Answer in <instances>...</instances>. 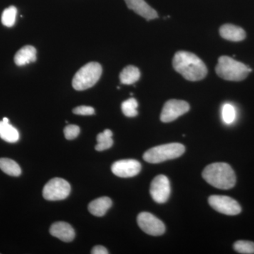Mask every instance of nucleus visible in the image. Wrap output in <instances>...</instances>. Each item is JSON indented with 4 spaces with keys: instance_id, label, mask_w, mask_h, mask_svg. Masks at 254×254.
I'll return each instance as SVG.
<instances>
[{
    "instance_id": "1",
    "label": "nucleus",
    "mask_w": 254,
    "mask_h": 254,
    "mask_svg": "<svg viewBox=\"0 0 254 254\" xmlns=\"http://www.w3.org/2000/svg\"><path fill=\"white\" fill-rule=\"evenodd\" d=\"M173 64L175 71L188 81H200L208 73L205 63L198 56L190 52H177L174 56Z\"/></svg>"
},
{
    "instance_id": "2",
    "label": "nucleus",
    "mask_w": 254,
    "mask_h": 254,
    "mask_svg": "<svg viewBox=\"0 0 254 254\" xmlns=\"http://www.w3.org/2000/svg\"><path fill=\"white\" fill-rule=\"evenodd\" d=\"M202 175L209 185L220 190H230L236 184V175L227 163L210 164L205 167Z\"/></svg>"
},
{
    "instance_id": "3",
    "label": "nucleus",
    "mask_w": 254,
    "mask_h": 254,
    "mask_svg": "<svg viewBox=\"0 0 254 254\" xmlns=\"http://www.w3.org/2000/svg\"><path fill=\"white\" fill-rule=\"evenodd\" d=\"M215 71L220 78L227 81H240L245 79L252 69L233 58L222 56L218 59Z\"/></svg>"
},
{
    "instance_id": "4",
    "label": "nucleus",
    "mask_w": 254,
    "mask_h": 254,
    "mask_svg": "<svg viewBox=\"0 0 254 254\" xmlns=\"http://www.w3.org/2000/svg\"><path fill=\"white\" fill-rule=\"evenodd\" d=\"M185 152V145L179 143H167L155 146L147 150L143 160L149 163H160L179 158Z\"/></svg>"
},
{
    "instance_id": "5",
    "label": "nucleus",
    "mask_w": 254,
    "mask_h": 254,
    "mask_svg": "<svg viewBox=\"0 0 254 254\" xmlns=\"http://www.w3.org/2000/svg\"><path fill=\"white\" fill-rule=\"evenodd\" d=\"M103 72L101 65L89 63L80 68L73 76L72 86L76 91H84L94 86L99 81Z\"/></svg>"
},
{
    "instance_id": "6",
    "label": "nucleus",
    "mask_w": 254,
    "mask_h": 254,
    "mask_svg": "<svg viewBox=\"0 0 254 254\" xmlns=\"http://www.w3.org/2000/svg\"><path fill=\"white\" fill-rule=\"evenodd\" d=\"M71 192V186L64 179H52L43 188V195L48 200H61L67 198Z\"/></svg>"
},
{
    "instance_id": "7",
    "label": "nucleus",
    "mask_w": 254,
    "mask_h": 254,
    "mask_svg": "<svg viewBox=\"0 0 254 254\" xmlns=\"http://www.w3.org/2000/svg\"><path fill=\"white\" fill-rule=\"evenodd\" d=\"M208 203L214 210L225 215H236L242 211V208L238 202L226 195H210Z\"/></svg>"
},
{
    "instance_id": "8",
    "label": "nucleus",
    "mask_w": 254,
    "mask_h": 254,
    "mask_svg": "<svg viewBox=\"0 0 254 254\" xmlns=\"http://www.w3.org/2000/svg\"><path fill=\"white\" fill-rule=\"evenodd\" d=\"M138 226L145 233L152 236H160L165 232V226L163 222L153 214L142 212L137 217Z\"/></svg>"
},
{
    "instance_id": "9",
    "label": "nucleus",
    "mask_w": 254,
    "mask_h": 254,
    "mask_svg": "<svg viewBox=\"0 0 254 254\" xmlns=\"http://www.w3.org/2000/svg\"><path fill=\"white\" fill-rule=\"evenodd\" d=\"M190 109V105L186 101L175 99L168 100L164 105L160 120L165 123H171L185 115Z\"/></svg>"
},
{
    "instance_id": "10",
    "label": "nucleus",
    "mask_w": 254,
    "mask_h": 254,
    "mask_svg": "<svg viewBox=\"0 0 254 254\" xmlns=\"http://www.w3.org/2000/svg\"><path fill=\"white\" fill-rule=\"evenodd\" d=\"M170 181L165 175H158L152 181L150 193L152 198L157 203H165L170 197Z\"/></svg>"
},
{
    "instance_id": "11",
    "label": "nucleus",
    "mask_w": 254,
    "mask_h": 254,
    "mask_svg": "<svg viewBox=\"0 0 254 254\" xmlns=\"http://www.w3.org/2000/svg\"><path fill=\"white\" fill-rule=\"evenodd\" d=\"M141 170V163L132 159L118 160L112 165V172L114 175L123 178L135 177Z\"/></svg>"
},
{
    "instance_id": "12",
    "label": "nucleus",
    "mask_w": 254,
    "mask_h": 254,
    "mask_svg": "<svg viewBox=\"0 0 254 254\" xmlns=\"http://www.w3.org/2000/svg\"><path fill=\"white\" fill-rule=\"evenodd\" d=\"M125 2L128 9L133 10L148 21L155 19L158 16L157 11L147 4L145 0H125Z\"/></svg>"
},
{
    "instance_id": "13",
    "label": "nucleus",
    "mask_w": 254,
    "mask_h": 254,
    "mask_svg": "<svg viewBox=\"0 0 254 254\" xmlns=\"http://www.w3.org/2000/svg\"><path fill=\"white\" fill-rule=\"evenodd\" d=\"M50 232L53 237L65 242H71L75 237L74 230L67 222H55L50 227Z\"/></svg>"
},
{
    "instance_id": "14",
    "label": "nucleus",
    "mask_w": 254,
    "mask_h": 254,
    "mask_svg": "<svg viewBox=\"0 0 254 254\" xmlns=\"http://www.w3.org/2000/svg\"><path fill=\"white\" fill-rule=\"evenodd\" d=\"M222 38L227 41L238 42L245 39L246 33L243 28L233 24H225L220 28Z\"/></svg>"
},
{
    "instance_id": "15",
    "label": "nucleus",
    "mask_w": 254,
    "mask_h": 254,
    "mask_svg": "<svg viewBox=\"0 0 254 254\" xmlns=\"http://www.w3.org/2000/svg\"><path fill=\"white\" fill-rule=\"evenodd\" d=\"M36 48L31 46H26L21 48L14 56V63L17 66H23L37 60Z\"/></svg>"
},
{
    "instance_id": "16",
    "label": "nucleus",
    "mask_w": 254,
    "mask_h": 254,
    "mask_svg": "<svg viewBox=\"0 0 254 254\" xmlns=\"http://www.w3.org/2000/svg\"><path fill=\"white\" fill-rule=\"evenodd\" d=\"M112 205H113V201L109 197H100L93 200L89 203L88 210L95 216H104L107 211L111 208Z\"/></svg>"
},
{
    "instance_id": "17",
    "label": "nucleus",
    "mask_w": 254,
    "mask_h": 254,
    "mask_svg": "<svg viewBox=\"0 0 254 254\" xmlns=\"http://www.w3.org/2000/svg\"><path fill=\"white\" fill-rule=\"evenodd\" d=\"M0 138L8 143H16L19 139V133L9 123L0 121Z\"/></svg>"
},
{
    "instance_id": "18",
    "label": "nucleus",
    "mask_w": 254,
    "mask_h": 254,
    "mask_svg": "<svg viewBox=\"0 0 254 254\" xmlns=\"http://www.w3.org/2000/svg\"><path fill=\"white\" fill-rule=\"evenodd\" d=\"M140 76H141V73L139 69L136 66L129 65L124 68L120 73V81L123 84L131 85L138 81Z\"/></svg>"
},
{
    "instance_id": "19",
    "label": "nucleus",
    "mask_w": 254,
    "mask_h": 254,
    "mask_svg": "<svg viewBox=\"0 0 254 254\" xmlns=\"http://www.w3.org/2000/svg\"><path fill=\"white\" fill-rule=\"evenodd\" d=\"M0 169L9 176L18 177L21 174L18 164L9 158H0Z\"/></svg>"
},
{
    "instance_id": "20",
    "label": "nucleus",
    "mask_w": 254,
    "mask_h": 254,
    "mask_svg": "<svg viewBox=\"0 0 254 254\" xmlns=\"http://www.w3.org/2000/svg\"><path fill=\"white\" fill-rule=\"evenodd\" d=\"M113 131L110 129H105L104 131L100 133L97 136L98 144L95 146V150L98 151L109 149L113 145Z\"/></svg>"
},
{
    "instance_id": "21",
    "label": "nucleus",
    "mask_w": 254,
    "mask_h": 254,
    "mask_svg": "<svg viewBox=\"0 0 254 254\" xmlns=\"http://www.w3.org/2000/svg\"><path fill=\"white\" fill-rule=\"evenodd\" d=\"M17 9L14 6L6 8L1 15V23L6 27H12L16 22Z\"/></svg>"
},
{
    "instance_id": "22",
    "label": "nucleus",
    "mask_w": 254,
    "mask_h": 254,
    "mask_svg": "<svg viewBox=\"0 0 254 254\" xmlns=\"http://www.w3.org/2000/svg\"><path fill=\"white\" fill-rule=\"evenodd\" d=\"M138 108V103L135 98H129V99L125 100L122 104V110L125 116L128 118H133L138 115L137 111Z\"/></svg>"
},
{
    "instance_id": "23",
    "label": "nucleus",
    "mask_w": 254,
    "mask_h": 254,
    "mask_svg": "<svg viewBox=\"0 0 254 254\" xmlns=\"http://www.w3.org/2000/svg\"><path fill=\"white\" fill-rule=\"evenodd\" d=\"M222 118L224 123L227 125H231L236 119V110L231 104L226 103L223 105L222 110Z\"/></svg>"
},
{
    "instance_id": "24",
    "label": "nucleus",
    "mask_w": 254,
    "mask_h": 254,
    "mask_svg": "<svg viewBox=\"0 0 254 254\" xmlns=\"http://www.w3.org/2000/svg\"><path fill=\"white\" fill-rule=\"evenodd\" d=\"M234 250L240 254H254V243L250 241H237L234 245Z\"/></svg>"
},
{
    "instance_id": "25",
    "label": "nucleus",
    "mask_w": 254,
    "mask_h": 254,
    "mask_svg": "<svg viewBox=\"0 0 254 254\" xmlns=\"http://www.w3.org/2000/svg\"><path fill=\"white\" fill-rule=\"evenodd\" d=\"M80 128L77 125H70L64 129L65 138L67 140H73L79 135Z\"/></svg>"
},
{
    "instance_id": "26",
    "label": "nucleus",
    "mask_w": 254,
    "mask_h": 254,
    "mask_svg": "<svg viewBox=\"0 0 254 254\" xmlns=\"http://www.w3.org/2000/svg\"><path fill=\"white\" fill-rule=\"evenodd\" d=\"M72 112L75 115H84V116H86V115H93L95 114L94 108L90 106H85V105L75 108Z\"/></svg>"
},
{
    "instance_id": "27",
    "label": "nucleus",
    "mask_w": 254,
    "mask_h": 254,
    "mask_svg": "<svg viewBox=\"0 0 254 254\" xmlns=\"http://www.w3.org/2000/svg\"><path fill=\"white\" fill-rule=\"evenodd\" d=\"M92 254H108L109 252L103 246H95L91 251Z\"/></svg>"
},
{
    "instance_id": "28",
    "label": "nucleus",
    "mask_w": 254,
    "mask_h": 254,
    "mask_svg": "<svg viewBox=\"0 0 254 254\" xmlns=\"http://www.w3.org/2000/svg\"><path fill=\"white\" fill-rule=\"evenodd\" d=\"M2 121H4V123H9V119L4 118H3Z\"/></svg>"
}]
</instances>
